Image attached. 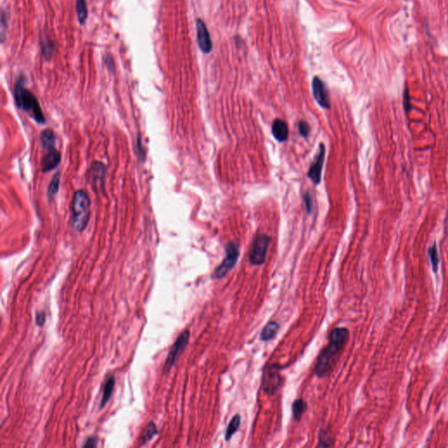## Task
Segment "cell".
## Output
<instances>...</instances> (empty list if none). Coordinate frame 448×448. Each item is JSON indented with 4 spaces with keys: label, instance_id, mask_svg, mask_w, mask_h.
I'll return each instance as SVG.
<instances>
[{
    "label": "cell",
    "instance_id": "2",
    "mask_svg": "<svg viewBox=\"0 0 448 448\" xmlns=\"http://www.w3.org/2000/svg\"><path fill=\"white\" fill-rule=\"evenodd\" d=\"M14 98L16 104L21 110L31 115L39 124H44L46 122L44 113L41 110V105L36 96L25 87L24 79L19 78L15 86Z\"/></svg>",
    "mask_w": 448,
    "mask_h": 448
},
{
    "label": "cell",
    "instance_id": "16",
    "mask_svg": "<svg viewBox=\"0 0 448 448\" xmlns=\"http://www.w3.org/2000/svg\"><path fill=\"white\" fill-rule=\"evenodd\" d=\"M156 434H158V430L157 427L153 422H150L148 424V426L146 427V429L143 431L142 435L140 439V444L141 446L147 443L148 441H151L152 438L154 437Z\"/></svg>",
    "mask_w": 448,
    "mask_h": 448
},
{
    "label": "cell",
    "instance_id": "20",
    "mask_svg": "<svg viewBox=\"0 0 448 448\" xmlns=\"http://www.w3.org/2000/svg\"><path fill=\"white\" fill-rule=\"evenodd\" d=\"M306 411V403L303 399H297L293 404V416L294 421H299Z\"/></svg>",
    "mask_w": 448,
    "mask_h": 448
},
{
    "label": "cell",
    "instance_id": "29",
    "mask_svg": "<svg viewBox=\"0 0 448 448\" xmlns=\"http://www.w3.org/2000/svg\"><path fill=\"white\" fill-rule=\"evenodd\" d=\"M45 320H46V313H45L44 312H37V325H38V326H42V325H44Z\"/></svg>",
    "mask_w": 448,
    "mask_h": 448
},
{
    "label": "cell",
    "instance_id": "3",
    "mask_svg": "<svg viewBox=\"0 0 448 448\" xmlns=\"http://www.w3.org/2000/svg\"><path fill=\"white\" fill-rule=\"evenodd\" d=\"M72 224L75 231L84 230L90 217V201L88 194L78 190L74 195L72 202Z\"/></svg>",
    "mask_w": 448,
    "mask_h": 448
},
{
    "label": "cell",
    "instance_id": "10",
    "mask_svg": "<svg viewBox=\"0 0 448 448\" xmlns=\"http://www.w3.org/2000/svg\"><path fill=\"white\" fill-rule=\"evenodd\" d=\"M325 153H326V148L324 147L323 144H321L319 148L318 154L316 156L315 159L312 162L308 171V177L315 185L320 184V180H321V173H322L324 160H325Z\"/></svg>",
    "mask_w": 448,
    "mask_h": 448
},
{
    "label": "cell",
    "instance_id": "15",
    "mask_svg": "<svg viewBox=\"0 0 448 448\" xmlns=\"http://www.w3.org/2000/svg\"><path fill=\"white\" fill-rule=\"evenodd\" d=\"M279 329V325L277 323V322H275V321L269 322V323L265 326V328L263 329L262 333H261V340L264 341V342H269V341H271V340H272V339L275 337L276 334H278Z\"/></svg>",
    "mask_w": 448,
    "mask_h": 448
},
{
    "label": "cell",
    "instance_id": "27",
    "mask_svg": "<svg viewBox=\"0 0 448 448\" xmlns=\"http://www.w3.org/2000/svg\"><path fill=\"white\" fill-rule=\"evenodd\" d=\"M104 63H105V66L107 67V69L109 70V71L111 72V73H114L115 70H116V65H115L114 59H113V57L111 55H108L107 56H105Z\"/></svg>",
    "mask_w": 448,
    "mask_h": 448
},
{
    "label": "cell",
    "instance_id": "11",
    "mask_svg": "<svg viewBox=\"0 0 448 448\" xmlns=\"http://www.w3.org/2000/svg\"><path fill=\"white\" fill-rule=\"evenodd\" d=\"M196 31H197V41L201 50L204 54H210L213 48V45L210 39L209 30L202 19H197Z\"/></svg>",
    "mask_w": 448,
    "mask_h": 448
},
{
    "label": "cell",
    "instance_id": "26",
    "mask_svg": "<svg viewBox=\"0 0 448 448\" xmlns=\"http://www.w3.org/2000/svg\"><path fill=\"white\" fill-rule=\"evenodd\" d=\"M299 133H300L302 136L304 137V138H307L309 134H310L311 128H310V125L306 122L300 121L299 124Z\"/></svg>",
    "mask_w": 448,
    "mask_h": 448
},
{
    "label": "cell",
    "instance_id": "28",
    "mask_svg": "<svg viewBox=\"0 0 448 448\" xmlns=\"http://www.w3.org/2000/svg\"><path fill=\"white\" fill-rule=\"evenodd\" d=\"M404 107L405 112H410L412 110V103L410 102V95H409V90L405 87L404 92Z\"/></svg>",
    "mask_w": 448,
    "mask_h": 448
},
{
    "label": "cell",
    "instance_id": "4",
    "mask_svg": "<svg viewBox=\"0 0 448 448\" xmlns=\"http://www.w3.org/2000/svg\"><path fill=\"white\" fill-rule=\"evenodd\" d=\"M284 379L280 374V367L278 364H272L265 368L263 376L262 388L265 393L274 395L283 384Z\"/></svg>",
    "mask_w": 448,
    "mask_h": 448
},
{
    "label": "cell",
    "instance_id": "21",
    "mask_svg": "<svg viewBox=\"0 0 448 448\" xmlns=\"http://www.w3.org/2000/svg\"><path fill=\"white\" fill-rule=\"evenodd\" d=\"M41 48H42V54L48 60L51 58L55 51L54 42H52L50 39H48V38L41 41Z\"/></svg>",
    "mask_w": 448,
    "mask_h": 448
},
{
    "label": "cell",
    "instance_id": "23",
    "mask_svg": "<svg viewBox=\"0 0 448 448\" xmlns=\"http://www.w3.org/2000/svg\"><path fill=\"white\" fill-rule=\"evenodd\" d=\"M333 439H332V434H331L329 429H324L320 432V444L319 447H332L333 446Z\"/></svg>",
    "mask_w": 448,
    "mask_h": 448
},
{
    "label": "cell",
    "instance_id": "17",
    "mask_svg": "<svg viewBox=\"0 0 448 448\" xmlns=\"http://www.w3.org/2000/svg\"><path fill=\"white\" fill-rule=\"evenodd\" d=\"M240 425H241V417L238 414L234 416L230 420V422L228 423V427L226 429L225 441H230L232 436L238 430Z\"/></svg>",
    "mask_w": 448,
    "mask_h": 448
},
{
    "label": "cell",
    "instance_id": "18",
    "mask_svg": "<svg viewBox=\"0 0 448 448\" xmlns=\"http://www.w3.org/2000/svg\"><path fill=\"white\" fill-rule=\"evenodd\" d=\"M41 146L45 149H50L55 147V136L54 132L50 129H47L41 133Z\"/></svg>",
    "mask_w": 448,
    "mask_h": 448
},
{
    "label": "cell",
    "instance_id": "8",
    "mask_svg": "<svg viewBox=\"0 0 448 448\" xmlns=\"http://www.w3.org/2000/svg\"><path fill=\"white\" fill-rule=\"evenodd\" d=\"M88 179L96 190H103L106 176V167L101 162H93L88 170Z\"/></svg>",
    "mask_w": 448,
    "mask_h": 448
},
{
    "label": "cell",
    "instance_id": "24",
    "mask_svg": "<svg viewBox=\"0 0 448 448\" xmlns=\"http://www.w3.org/2000/svg\"><path fill=\"white\" fill-rule=\"evenodd\" d=\"M60 188V173H56L54 178H53V180H51V182L49 184V186H48V195L50 196V197H53V196H55L58 191H59Z\"/></svg>",
    "mask_w": 448,
    "mask_h": 448
},
{
    "label": "cell",
    "instance_id": "25",
    "mask_svg": "<svg viewBox=\"0 0 448 448\" xmlns=\"http://www.w3.org/2000/svg\"><path fill=\"white\" fill-rule=\"evenodd\" d=\"M303 199H304L305 209L307 210V212L309 214L312 213V209H313V201H312V195L310 194V192L305 193L304 195H303Z\"/></svg>",
    "mask_w": 448,
    "mask_h": 448
},
{
    "label": "cell",
    "instance_id": "7",
    "mask_svg": "<svg viewBox=\"0 0 448 448\" xmlns=\"http://www.w3.org/2000/svg\"><path fill=\"white\" fill-rule=\"evenodd\" d=\"M271 238L265 234H258L254 239L250 254V262L254 265H262L265 262Z\"/></svg>",
    "mask_w": 448,
    "mask_h": 448
},
{
    "label": "cell",
    "instance_id": "30",
    "mask_svg": "<svg viewBox=\"0 0 448 448\" xmlns=\"http://www.w3.org/2000/svg\"><path fill=\"white\" fill-rule=\"evenodd\" d=\"M96 445H97V439L96 438H89L88 441L85 442V444H83V447H85V448H87V447L95 448V447H96Z\"/></svg>",
    "mask_w": 448,
    "mask_h": 448
},
{
    "label": "cell",
    "instance_id": "19",
    "mask_svg": "<svg viewBox=\"0 0 448 448\" xmlns=\"http://www.w3.org/2000/svg\"><path fill=\"white\" fill-rule=\"evenodd\" d=\"M76 13L80 25H84L88 18V6L86 0H76Z\"/></svg>",
    "mask_w": 448,
    "mask_h": 448
},
{
    "label": "cell",
    "instance_id": "5",
    "mask_svg": "<svg viewBox=\"0 0 448 448\" xmlns=\"http://www.w3.org/2000/svg\"><path fill=\"white\" fill-rule=\"evenodd\" d=\"M238 244L235 242H229L226 248V257L214 272L213 279H221L224 278L235 267L239 257Z\"/></svg>",
    "mask_w": 448,
    "mask_h": 448
},
{
    "label": "cell",
    "instance_id": "22",
    "mask_svg": "<svg viewBox=\"0 0 448 448\" xmlns=\"http://www.w3.org/2000/svg\"><path fill=\"white\" fill-rule=\"evenodd\" d=\"M428 256H429V258H430L431 264H432V267H433V271L436 273L438 271V267H439L440 259H439L437 246H436L435 243L433 244V246H431L430 248H429V250H428Z\"/></svg>",
    "mask_w": 448,
    "mask_h": 448
},
{
    "label": "cell",
    "instance_id": "9",
    "mask_svg": "<svg viewBox=\"0 0 448 448\" xmlns=\"http://www.w3.org/2000/svg\"><path fill=\"white\" fill-rule=\"evenodd\" d=\"M312 93L317 103L320 104L323 109L330 108V99L327 87L320 78H313L312 80Z\"/></svg>",
    "mask_w": 448,
    "mask_h": 448
},
{
    "label": "cell",
    "instance_id": "13",
    "mask_svg": "<svg viewBox=\"0 0 448 448\" xmlns=\"http://www.w3.org/2000/svg\"><path fill=\"white\" fill-rule=\"evenodd\" d=\"M272 134L279 142H285L289 135L287 123L281 119H276L272 125Z\"/></svg>",
    "mask_w": 448,
    "mask_h": 448
},
{
    "label": "cell",
    "instance_id": "1",
    "mask_svg": "<svg viewBox=\"0 0 448 448\" xmlns=\"http://www.w3.org/2000/svg\"><path fill=\"white\" fill-rule=\"evenodd\" d=\"M349 339V331L346 327H337L331 332L329 343L321 351L315 366V374L323 378L330 375L338 363Z\"/></svg>",
    "mask_w": 448,
    "mask_h": 448
},
{
    "label": "cell",
    "instance_id": "12",
    "mask_svg": "<svg viewBox=\"0 0 448 448\" xmlns=\"http://www.w3.org/2000/svg\"><path fill=\"white\" fill-rule=\"evenodd\" d=\"M61 162V153L55 149V147L48 149L41 160V166L45 173L55 169Z\"/></svg>",
    "mask_w": 448,
    "mask_h": 448
},
{
    "label": "cell",
    "instance_id": "6",
    "mask_svg": "<svg viewBox=\"0 0 448 448\" xmlns=\"http://www.w3.org/2000/svg\"><path fill=\"white\" fill-rule=\"evenodd\" d=\"M190 337V331L185 330L178 336L175 342L173 343V347L170 349V352L167 355L166 360L164 364L163 371L167 373L175 364L180 355L183 353L184 350L188 347V342Z\"/></svg>",
    "mask_w": 448,
    "mask_h": 448
},
{
    "label": "cell",
    "instance_id": "14",
    "mask_svg": "<svg viewBox=\"0 0 448 448\" xmlns=\"http://www.w3.org/2000/svg\"><path fill=\"white\" fill-rule=\"evenodd\" d=\"M115 383H116V380H115L114 376H110L104 382L103 389V397H102L100 407H104L105 404L108 403V401L110 400V397L112 395V391L114 389Z\"/></svg>",
    "mask_w": 448,
    "mask_h": 448
}]
</instances>
